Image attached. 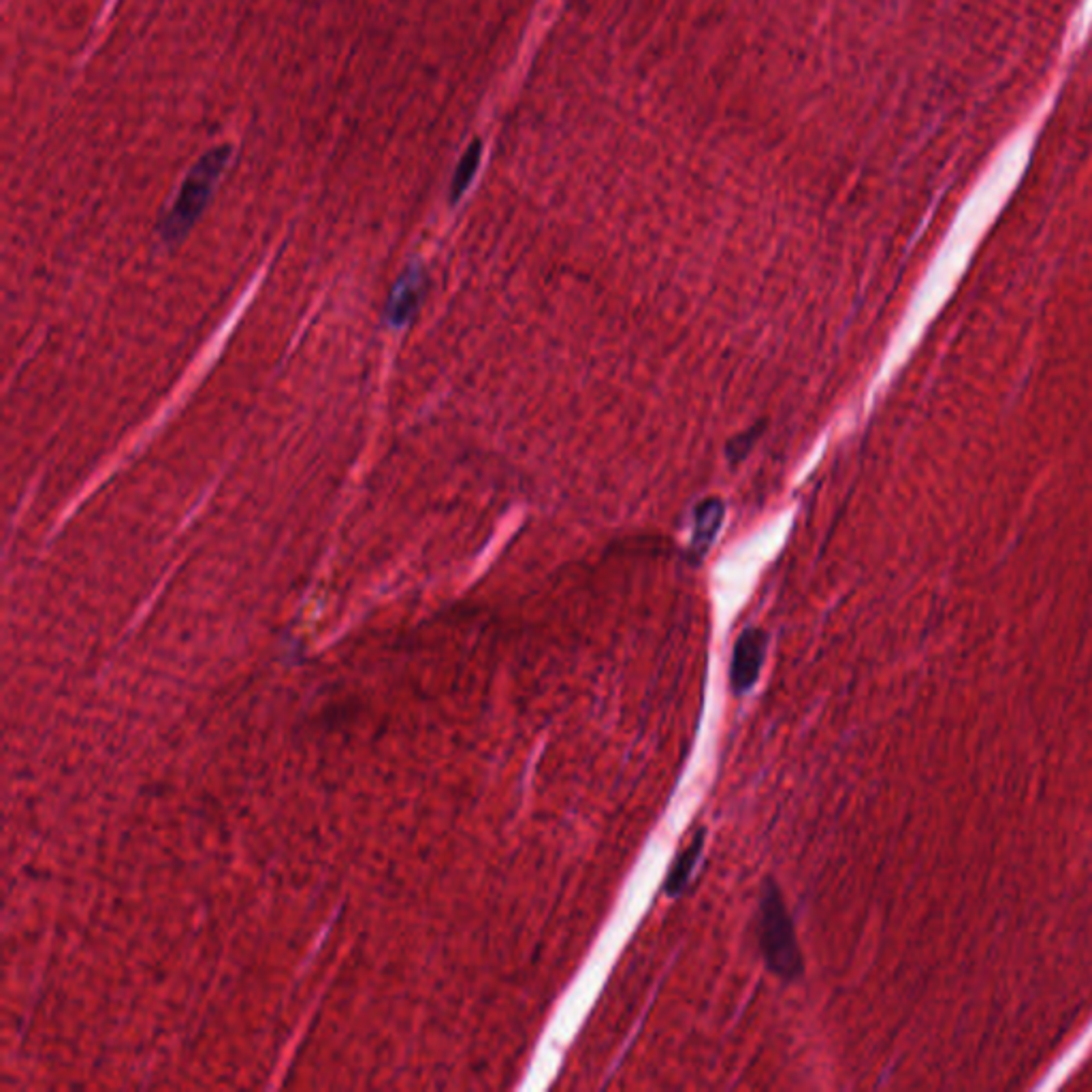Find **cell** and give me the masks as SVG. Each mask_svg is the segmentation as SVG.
<instances>
[{
    "instance_id": "4",
    "label": "cell",
    "mask_w": 1092,
    "mask_h": 1092,
    "mask_svg": "<svg viewBox=\"0 0 1092 1092\" xmlns=\"http://www.w3.org/2000/svg\"><path fill=\"white\" fill-rule=\"evenodd\" d=\"M425 290V277L418 268H408L404 275L396 282L389 303H387V320L391 327H404L416 314Z\"/></svg>"
},
{
    "instance_id": "6",
    "label": "cell",
    "mask_w": 1092,
    "mask_h": 1092,
    "mask_svg": "<svg viewBox=\"0 0 1092 1092\" xmlns=\"http://www.w3.org/2000/svg\"><path fill=\"white\" fill-rule=\"evenodd\" d=\"M702 845H704V830L695 832L693 840L682 849L679 853V858L675 860L673 868H671V875L666 879V894L669 896H679L682 890L687 888V881L693 873V866L700 858V851H702Z\"/></svg>"
},
{
    "instance_id": "5",
    "label": "cell",
    "mask_w": 1092,
    "mask_h": 1092,
    "mask_svg": "<svg viewBox=\"0 0 1092 1092\" xmlns=\"http://www.w3.org/2000/svg\"><path fill=\"white\" fill-rule=\"evenodd\" d=\"M723 504L721 500H704L693 513V536H691V552L695 557H704V552L710 548L721 521H723Z\"/></svg>"
},
{
    "instance_id": "1",
    "label": "cell",
    "mask_w": 1092,
    "mask_h": 1092,
    "mask_svg": "<svg viewBox=\"0 0 1092 1092\" xmlns=\"http://www.w3.org/2000/svg\"><path fill=\"white\" fill-rule=\"evenodd\" d=\"M758 937L764 962L777 977L786 981L803 977L805 962L796 942L794 922L788 914L779 886L773 881H766L762 890Z\"/></svg>"
},
{
    "instance_id": "3",
    "label": "cell",
    "mask_w": 1092,
    "mask_h": 1092,
    "mask_svg": "<svg viewBox=\"0 0 1092 1092\" xmlns=\"http://www.w3.org/2000/svg\"><path fill=\"white\" fill-rule=\"evenodd\" d=\"M766 649H768V636L760 628H749L738 636V641L734 645V653H732V669H730V685H732L734 693L743 695L756 685L758 677H760V671H762V664H764V658H766Z\"/></svg>"
},
{
    "instance_id": "2",
    "label": "cell",
    "mask_w": 1092,
    "mask_h": 1092,
    "mask_svg": "<svg viewBox=\"0 0 1092 1092\" xmlns=\"http://www.w3.org/2000/svg\"><path fill=\"white\" fill-rule=\"evenodd\" d=\"M231 156V147H216L207 152L186 175L173 207L169 210L167 218L162 220L160 233L164 242L173 244L186 238V233L195 227L199 216L203 214L227 162Z\"/></svg>"
}]
</instances>
